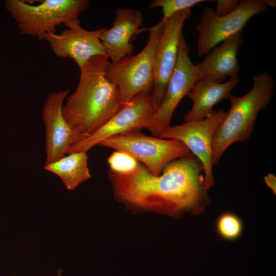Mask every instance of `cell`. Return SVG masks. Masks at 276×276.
I'll return each instance as SVG.
<instances>
[{
    "label": "cell",
    "instance_id": "8992f818",
    "mask_svg": "<svg viewBox=\"0 0 276 276\" xmlns=\"http://www.w3.org/2000/svg\"><path fill=\"white\" fill-rule=\"evenodd\" d=\"M97 145L125 152L154 175H159L171 162L193 154L181 142L172 139L152 137L133 131L118 134L100 142Z\"/></svg>",
    "mask_w": 276,
    "mask_h": 276
},
{
    "label": "cell",
    "instance_id": "6da1fadb",
    "mask_svg": "<svg viewBox=\"0 0 276 276\" xmlns=\"http://www.w3.org/2000/svg\"><path fill=\"white\" fill-rule=\"evenodd\" d=\"M203 168L193 155L168 164L158 176L143 165L128 174L111 171L109 177L119 201L135 208L173 217L199 215L211 203Z\"/></svg>",
    "mask_w": 276,
    "mask_h": 276
},
{
    "label": "cell",
    "instance_id": "30bf717a",
    "mask_svg": "<svg viewBox=\"0 0 276 276\" xmlns=\"http://www.w3.org/2000/svg\"><path fill=\"white\" fill-rule=\"evenodd\" d=\"M156 110L152 93L143 92L134 96L102 127L89 136L71 145L66 154L88 151L100 142L111 136L140 131Z\"/></svg>",
    "mask_w": 276,
    "mask_h": 276
},
{
    "label": "cell",
    "instance_id": "e0dca14e",
    "mask_svg": "<svg viewBox=\"0 0 276 276\" xmlns=\"http://www.w3.org/2000/svg\"><path fill=\"white\" fill-rule=\"evenodd\" d=\"M87 153V151L69 153L56 162L45 165L44 169L58 176L68 190H74L91 176Z\"/></svg>",
    "mask_w": 276,
    "mask_h": 276
},
{
    "label": "cell",
    "instance_id": "277c9868",
    "mask_svg": "<svg viewBox=\"0 0 276 276\" xmlns=\"http://www.w3.org/2000/svg\"><path fill=\"white\" fill-rule=\"evenodd\" d=\"M87 0H44L32 5L21 0H7L5 6L23 35L45 39L61 24L66 28L80 25V14L88 8Z\"/></svg>",
    "mask_w": 276,
    "mask_h": 276
},
{
    "label": "cell",
    "instance_id": "cb8c5ba5",
    "mask_svg": "<svg viewBox=\"0 0 276 276\" xmlns=\"http://www.w3.org/2000/svg\"><path fill=\"white\" fill-rule=\"evenodd\" d=\"M62 270L61 269H59L57 270V276H61V275L62 274ZM12 276H16V275H13Z\"/></svg>",
    "mask_w": 276,
    "mask_h": 276
},
{
    "label": "cell",
    "instance_id": "9c48e42d",
    "mask_svg": "<svg viewBox=\"0 0 276 276\" xmlns=\"http://www.w3.org/2000/svg\"><path fill=\"white\" fill-rule=\"evenodd\" d=\"M227 114L223 109L214 110L204 119L173 126H170L159 136L183 143L201 163L205 186H214L213 173L212 143L214 133Z\"/></svg>",
    "mask_w": 276,
    "mask_h": 276
},
{
    "label": "cell",
    "instance_id": "5bb4252c",
    "mask_svg": "<svg viewBox=\"0 0 276 276\" xmlns=\"http://www.w3.org/2000/svg\"><path fill=\"white\" fill-rule=\"evenodd\" d=\"M115 12L112 26L109 29L104 28L100 36L106 55L112 63L132 55L133 46L131 39L134 35L144 30L140 28L143 20L140 11L119 8Z\"/></svg>",
    "mask_w": 276,
    "mask_h": 276
},
{
    "label": "cell",
    "instance_id": "52a82bcc",
    "mask_svg": "<svg viewBox=\"0 0 276 276\" xmlns=\"http://www.w3.org/2000/svg\"><path fill=\"white\" fill-rule=\"evenodd\" d=\"M189 51L190 48L182 33L180 38L176 63L160 104L143 127L155 136L159 137L171 126V120L178 104L187 96L193 85L203 79L196 65L192 62Z\"/></svg>",
    "mask_w": 276,
    "mask_h": 276
},
{
    "label": "cell",
    "instance_id": "7c38bea8",
    "mask_svg": "<svg viewBox=\"0 0 276 276\" xmlns=\"http://www.w3.org/2000/svg\"><path fill=\"white\" fill-rule=\"evenodd\" d=\"M68 93V90L51 93L43 105L47 155L44 165L62 158L71 145L84 139L71 128L63 116V103Z\"/></svg>",
    "mask_w": 276,
    "mask_h": 276
},
{
    "label": "cell",
    "instance_id": "7a4b0ae2",
    "mask_svg": "<svg viewBox=\"0 0 276 276\" xmlns=\"http://www.w3.org/2000/svg\"><path fill=\"white\" fill-rule=\"evenodd\" d=\"M107 56L92 57L80 68L75 91L62 107L64 120L84 139L106 123L124 105L117 86L105 76Z\"/></svg>",
    "mask_w": 276,
    "mask_h": 276
},
{
    "label": "cell",
    "instance_id": "3957f363",
    "mask_svg": "<svg viewBox=\"0 0 276 276\" xmlns=\"http://www.w3.org/2000/svg\"><path fill=\"white\" fill-rule=\"evenodd\" d=\"M251 89L245 95H231V108L216 129L212 143V163L217 165L226 150L233 144L247 140L254 130L259 111L272 98L275 86L272 76L266 72L255 75Z\"/></svg>",
    "mask_w": 276,
    "mask_h": 276
},
{
    "label": "cell",
    "instance_id": "44dd1931",
    "mask_svg": "<svg viewBox=\"0 0 276 276\" xmlns=\"http://www.w3.org/2000/svg\"><path fill=\"white\" fill-rule=\"evenodd\" d=\"M214 12L218 16L228 14L234 11L239 6L240 1L218 0Z\"/></svg>",
    "mask_w": 276,
    "mask_h": 276
},
{
    "label": "cell",
    "instance_id": "ac0fdd59",
    "mask_svg": "<svg viewBox=\"0 0 276 276\" xmlns=\"http://www.w3.org/2000/svg\"><path fill=\"white\" fill-rule=\"evenodd\" d=\"M215 227L219 236L226 241H234L242 235L243 223L240 218L232 212H224L217 218Z\"/></svg>",
    "mask_w": 276,
    "mask_h": 276
},
{
    "label": "cell",
    "instance_id": "5b68a950",
    "mask_svg": "<svg viewBox=\"0 0 276 276\" xmlns=\"http://www.w3.org/2000/svg\"><path fill=\"white\" fill-rule=\"evenodd\" d=\"M164 25L161 20L148 28V41L139 54L127 56L118 62H108L105 76L118 87L123 104L139 93L152 92L154 55Z\"/></svg>",
    "mask_w": 276,
    "mask_h": 276
},
{
    "label": "cell",
    "instance_id": "ba28073f",
    "mask_svg": "<svg viewBox=\"0 0 276 276\" xmlns=\"http://www.w3.org/2000/svg\"><path fill=\"white\" fill-rule=\"evenodd\" d=\"M266 6L265 0L240 1L234 11L223 16L216 15L210 7L204 8L195 26L198 56H205L219 43L241 32L248 20L265 11Z\"/></svg>",
    "mask_w": 276,
    "mask_h": 276
},
{
    "label": "cell",
    "instance_id": "9a60e30c",
    "mask_svg": "<svg viewBox=\"0 0 276 276\" xmlns=\"http://www.w3.org/2000/svg\"><path fill=\"white\" fill-rule=\"evenodd\" d=\"M243 41L241 31L211 50L196 65L203 79L222 83L228 77L238 76L237 53Z\"/></svg>",
    "mask_w": 276,
    "mask_h": 276
},
{
    "label": "cell",
    "instance_id": "ffe728a7",
    "mask_svg": "<svg viewBox=\"0 0 276 276\" xmlns=\"http://www.w3.org/2000/svg\"><path fill=\"white\" fill-rule=\"evenodd\" d=\"M110 171L118 174H128L134 171L139 163L129 154L122 151L113 152L108 158Z\"/></svg>",
    "mask_w": 276,
    "mask_h": 276
},
{
    "label": "cell",
    "instance_id": "d6986e66",
    "mask_svg": "<svg viewBox=\"0 0 276 276\" xmlns=\"http://www.w3.org/2000/svg\"><path fill=\"white\" fill-rule=\"evenodd\" d=\"M205 2V0H155L150 4L149 7H160L163 15L162 20H165L179 11L190 9L191 7Z\"/></svg>",
    "mask_w": 276,
    "mask_h": 276
},
{
    "label": "cell",
    "instance_id": "2e32d148",
    "mask_svg": "<svg viewBox=\"0 0 276 276\" xmlns=\"http://www.w3.org/2000/svg\"><path fill=\"white\" fill-rule=\"evenodd\" d=\"M240 81L239 76L230 78L225 82L217 83L205 79L196 82L187 95L193 101L192 109L184 116L185 122L201 121L214 110V106L227 99Z\"/></svg>",
    "mask_w": 276,
    "mask_h": 276
},
{
    "label": "cell",
    "instance_id": "4fadbf2b",
    "mask_svg": "<svg viewBox=\"0 0 276 276\" xmlns=\"http://www.w3.org/2000/svg\"><path fill=\"white\" fill-rule=\"evenodd\" d=\"M104 29L88 31L77 25L66 28L59 34L48 33L44 40L57 56L70 58L80 68L93 57L106 56L100 39Z\"/></svg>",
    "mask_w": 276,
    "mask_h": 276
},
{
    "label": "cell",
    "instance_id": "7402d4cb",
    "mask_svg": "<svg viewBox=\"0 0 276 276\" xmlns=\"http://www.w3.org/2000/svg\"><path fill=\"white\" fill-rule=\"evenodd\" d=\"M264 181L267 186L270 189L274 195L276 193V177L272 173H268L264 176Z\"/></svg>",
    "mask_w": 276,
    "mask_h": 276
},
{
    "label": "cell",
    "instance_id": "603a6c76",
    "mask_svg": "<svg viewBox=\"0 0 276 276\" xmlns=\"http://www.w3.org/2000/svg\"><path fill=\"white\" fill-rule=\"evenodd\" d=\"M266 6L275 7V1L272 0H265Z\"/></svg>",
    "mask_w": 276,
    "mask_h": 276
},
{
    "label": "cell",
    "instance_id": "8fae6325",
    "mask_svg": "<svg viewBox=\"0 0 276 276\" xmlns=\"http://www.w3.org/2000/svg\"><path fill=\"white\" fill-rule=\"evenodd\" d=\"M190 9L179 11L165 20L157 44L153 63L154 84L152 92L156 110L164 95L169 80L175 68L180 38Z\"/></svg>",
    "mask_w": 276,
    "mask_h": 276
}]
</instances>
